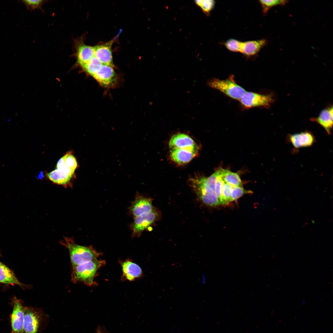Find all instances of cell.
Here are the masks:
<instances>
[{"label":"cell","instance_id":"obj_25","mask_svg":"<svg viewBox=\"0 0 333 333\" xmlns=\"http://www.w3.org/2000/svg\"><path fill=\"white\" fill-rule=\"evenodd\" d=\"M198 197L204 203L209 206L216 207L220 204L215 193L203 194Z\"/></svg>","mask_w":333,"mask_h":333},{"label":"cell","instance_id":"obj_9","mask_svg":"<svg viewBox=\"0 0 333 333\" xmlns=\"http://www.w3.org/2000/svg\"><path fill=\"white\" fill-rule=\"evenodd\" d=\"M74 47V56L76 60L77 64L81 67L94 56V46L85 44L81 39L75 40Z\"/></svg>","mask_w":333,"mask_h":333},{"label":"cell","instance_id":"obj_6","mask_svg":"<svg viewBox=\"0 0 333 333\" xmlns=\"http://www.w3.org/2000/svg\"><path fill=\"white\" fill-rule=\"evenodd\" d=\"M222 169L220 168L208 177L195 178L191 179V184L198 197L205 194L214 193L217 179Z\"/></svg>","mask_w":333,"mask_h":333},{"label":"cell","instance_id":"obj_3","mask_svg":"<svg viewBox=\"0 0 333 333\" xmlns=\"http://www.w3.org/2000/svg\"><path fill=\"white\" fill-rule=\"evenodd\" d=\"M208 85L227 97L239 101L246 92L237 84L233 75L230 76L224 80L216 78L210 79L208 82Z\"/></svg>","mask_w":333,"mask_h":333},{"label":"cell","instance_id":"obj_27","mask_svg":"<svg viewBox=\"0 0 333 333\" xmlns=\"http://www.w3.org/2000/svg\"><path fill=\"white\" fill-rule=\"evenodd\" d=\"M242 42L237 39H231L226 40L224 45L229 51L232 52L241 53Z\"/></svg>","mask_w":333,"mask_h":333},{"label":"cell","instance_id":"obj_31","mask_svg":"<svg viewBox=\"0 0 333 333\" xmlns=\"http://www.w3.org/2000/svg\"><path fill=\"white\" fill-rule=\"evenodd\" d=\"M56 169L66 174L73 176L74 172L68 167L64 162L62 157L57 162Z\"/></svg>","mask_w":333,"mask_h":333},{"label":"cell","instance_id":"obj_19","mask_svg":"<svg viewBox=\"0 0 333 333\" xmlns=\"http://www.w3.org/2000/svg\"><path fill=\"white\" fill-rule=\"evenodd\" d=\"M123 274L130 281L140 277L142 273L141 268L136 263L129 261L124 262L122 265Z\"/></svg>","mask_w":333,"mask_h":333},{"label":"cell","instance_id":"obj_16","mask_svg":"<svg viewBox=\"0 0 333 333\" xmlns=\"http://www.w3.org/2000/svg\"><path fill=\"white\" fill-rule=\"evenodd\" d=\"M267 43V40L265 39L242 42L241 53L247 58L253 57L258 53Z\"/></svg>","mask_w":333,"mask_h":333},{"label":"cell","instance_id":"obj_18","mask_svg":"<svg viewBox=\"0 0 333 333\" xmlns=\"http://www.w3.org/2000/svg\"><path fill=\"white\" fill-rule=\"evenodd\" d=\"M0 282L6 284L17 285L22 288L25 286L18 280L13 272L2 263L0 264Z\"/></svg>","mask_w":333,"mask_h":333},{"label":"cell","instance_id":"obj_2","mask_svg":"<svg viewBox=\"0 0 333 333\" xmlns=\"http://www.w3.org/2000/svg\"><path fill=\"white\" fill-rule=\"evenodd\" d=\"M104 261L97 259L72 268L71 280L74 283L82 282L91 286L97 271Z\"/></svg>","mask_w":333,"mask_h":333},{"label":"cell","instance_id":"obj_20","mask_svg":"<svg viewBox=\"0 0 333 333\" xmlns=\"http://www.w3.org/2000/svg\"><path fill=\"white\" fill-rule=\"evenodd\" d=\"M47 176L52 182L64 186L69 185L73 176L65 173L56 169L48 173Z\"/></svg>","mask_w":333,"mask_h":333},{"label":"cell","instance_id":"obj_10","mask_svg":"<svg viewBox=\"0 0 333 333\" xmlns=\"http://www.w3.org/2000/svg\"><path fill=\"white\" fill-rule=\"evenodd\" d=\"M129 209L130 214L134 218L154 210L151 199L144 197L138 192Z\"/></svg>","mask_w":333,"mask_h":333},{"label":"cell","instance_id":"obj_32","mask_svg":"<svg viewBox=\"0 0 333 333\" xmlns=\"http://www.w3.org/2000/svg\"><path fill=\"white\" fill-rule=\"evenodd\" d=\"M233 187L224 183L223 187L222 195L224 199L228 203Z\"/></svg>","mask_w":333,"mask_h":333},{"label":"cell","instance_id":"obj_24","mask_svg":"<svg viewBox=\"0 0 333 333\" xmlns=\"http://www.w3.org/2000/svg\"><path fill=\"white\" fill-rule=\"evenodd\" d=\"M223 169L221 174L218 177L216 182L214 193L218 198L220 204L226 205L228 202L224 199L222 195V190L223 185L224 183L223 178Z\"/></svg>","mask_w":333,"mask_h":333},{"label":"cell","instance_id":"obj_28","mask_svg":"<svg viewBox=\"0 0 333 333\" xmlns=\"http://www.w3.org/2000/svg\"><path fill=\"white\" fill-rule=\"evenodd\" d=\"M62 157L67 166L74 172L77 168V164L75 158L72 152H69Z\"/></svg>","mask_w":333,"mask_h":333},{"label":"cell","instance_id":"obj_15","mask_svg":"<svg viewBox=\"0 0 333 333\" xmlns=\"http://www.w3.org/2000/svg\"><path fill=\"white\" fill-rule=\"evenodd\" d=\"M92 76L102 85L108 87L114 81L115 74L113 67L102 64L99 70Z\"/></svg>","mask_w":333,"mask_h":333},{"label":"cell","instance_id":"obj_5","mask_svg":"<svg viewBox=\"0 0 333 333\" xmlns=\"http://www.w3.org/2000/svg\"><path fill=\"white\" fill-rule=\"evenodd\" d=\"M239 101L243 109H248L257 107L268 108L273 99L271 94L246 92Z\"/></svg>","mask_w":333,"mask_h":333},{"label":"cell","instance_id":"obj_13","mask_svg":"<svg viewBox=\"0 0 333 333\" xmlns=\"http://www.w3.org/2000/svg\"><path fill=\"white\" fill-rule=\"evenodd\" d=\"M198 149L175 148L171 149L170 156L175 162L179 164L187 163L197 154Z\"/></svg>","mask_w":333,"mask_h":333},{"label":"cell","instance_id":"obj_7","mask_svg":"<svg viewBox=\"0 0 333 333\" xmlns=\"http://www.w3.org/2000/svg\"><path fill=\"white\" fill-rule=\"evenodd\" d=\"M12 311L10 315L11 333H22L23 329L24 307L22 301L14 297L11 302Z\"/></svg>","mask_w":333,"mask_h":333},{"label":"cell","instance_id":"obj_11","mask_svg":"<svg viewBox=\"0 0 333 333\" xmlns=\"http://www.w3.org/2000/svg\"><path fill=\"white\" fill-rule=\"evenodd\" d=\"M287 140L296 149L311 146L316 141L313 134L307 131L289 134Z\"/></svg>","mask_w":333,"mask_h":333},{"label":"cell","instance_id":"obj_8","mask_svg":"<svg viewBox=\"0 0 333 333\" xmlns=\"http://www.w3.org/2000/svg\"><path fill=\"white\" fill-rule=\"evenodd\" d=\"M156 217V212L153 210L134 218L130 226L132 237L139 236L144 230L154 223Z\"/></svg>","mask_w":333,"mask_h":333},{"label":"cell","instance_id":"obj_23","mask_svg":"<svg viewBox=\"0 0 333 333\" xmlns=\"http://www.w3.org/2000/svg\"><path fill=\"white\" fill-rule=\"evenodd\" d=\"M259 2L261 6L263 14H265L272 7L278 5L284 6L288 1L284 0H260Z\"/></svg>","mask_w":333,"mask_h":333},{"label":"cell","instance_id":"obj_30","mask_svg":"<svg viewBox=\"0 0 333 333\" xmlns=\"http://www.w3.org/2000/svg\"><path fill=\"white\" fill-rule=\"evenodd\" d=\"M22 1L28 9L32 10L37 9H42V6L45 1L43 0H24Z\"/></svg>","mask_w":333,"mask_h":333},{"label":"cell","instance_id":"obj_22","mask_svg":"<svg viewBox=\"0 0 333 333\" xmlns=\"http://www.w3.org/2000/svg\"><path fill=\"white\" fill-rule=\"evenodd\" d=\"M102 64L101 62L94 56L81 67L93 76L99 70Z\"/></svg>","mask_w":333,"mask_h":333},{"label":"cell","instance_id":"obj_12","mask_svg":"<svg viewBox=\"0 0 333 333\" xmlns=\"http://www.w3.org/2000/svg\"><path fill=\"white\" fill-rule=\"evenodd\" d=\"M171 149L175 148L198 149L194 141L187 134L178 133L173 135L169 142Z\"/></svg>","mask_w":333,"mask_h":333},{"label":"cell","instance_id":"obj_17","mask_svg":"<svg viewBox=\"0 0 333 333\" xmlns=\"http://www.w3.org/2000/svg\"><path fill=\"white\" fill-rule=\"evenodd\" d=\"M312 121L319 124L325 130L327 134L330 135L333 126L332 106L323 110L319 116Z\"/></svg>","mask_w":333,"mask_h":333},{"label":"cell","instance_id":"obj_14","mask_svg":"<svg viewBox=\"0 0 333 333\" xmlns=\"http://www.w3.org/2000/svg\"><path fill=\"white\" fill-rule=\"evenodd\" d=\"M113 41H110L105 43L94 46V56L103 64L113 67V64L111 51Z\"/></svg>","mask_w":333,"mask_h":333},{"label":"cell","instance_id":"obj_1","mask_svg":"<svg viewBox=\"0 0 333 333\" xmlns=\"http://www.w3.org/2000/svg\"><path fill=\"white\" fill-rule=\"evenodd\" d=\"M60 243L68 250L72 268L97 259L99 255L92 247L76 244L72 238L64 237Z\"/></svg>","mask_w":333,"mask_h":333},{"label":"cell","instance_id":"obj_33","mask_svg":"<svg viewBox=\"0 0 333 333\" xmlns=\"http://www.w3.org/2000/svg\"><path fill=\"white\" fill-rule=\"evenodd\" d=\"M1 262L0 261V264H1Z\"/></svg>","mask_w":333,"mask_h":333},{"label":"cell","instance_id":"obj_21","mask_svg":"<svg viewBox=\"0 0 333 333\" xmlns=\"http://www.w3.org/2000/svg\"><path fill=\"white\" fill-rule=\"evenodd\" d=\"M223 178L225 183L233 187H242V182L237 173L224 169Z\"/></svg>","mask_w":333,"mask_h":333},{"label":"cell","instance_id":"obj_29","mask_svg":"<svg viewBox=\"0 0 333 333\" xmlns=\"http://www.w3.org/2000/svg\"><path fill=\"white\" fill-rule=\"evenodd\" d=\"M249 193V191L245 190L242 187H233L231 196L228 202L235 200L244 194Z\"/></svg>","mask_w":333,"mask_h":333},{"label":"cell","instance_id":"obj_26","mask_svg":"<svg viewBox=\"0 0 333 333\" xmlns=\"http://www.w3.org/2000/svg\"><path fill=\"white\" fill-rule=\"evenodd\" d=\"M195 3L201 8L204 13L208 15L214 8L216 2L213 0H197L195 1Z\"/></svg>","mask_w":333,"mask_h":333},{"label":"cell","instance_id":"obj_4","mask_svg":"<svg viewBox=\"0 0 333 333\" xmlns=\"http://www.w3.org/2000/svg\"><path fill=\"white\" fill-rule=\"evenodd\" d=\"M46 316L39 309L25 306L22 333H40Z\"/></svg>","mask_w":333,"mask_h":333}]
</instances>
